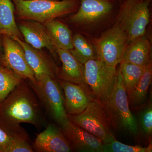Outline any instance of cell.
Listing matches in <instances>:
<instances>
[{
	"instance_id": "1",
	"label": "cell",
	"mask_w": 152,
	"mask_h": 152,
	"mask_svg": "<svg viewBox=\"0 0 152 152\" xmlns=\"http://www.w3.org/2000/svg\"><path fill=\"white\" fill-rule=\"evenodd\" d=\"M39 102L29 83L23 81L0 103V127L13 139L28 141L21 123L40 127L44 122Z\"/></svg>"
},
{
	"instance_id": "2",
	"label": "cell",
	"mask_w": 152,
	"mask_h": 152,
	"mask_svg": "<svg viewBox=\"0 0 152 152\" xmlns=\"http://www.w3.org/2000/svg\"><path fill=\"white\" fill-rule=\"evenodd\" d=\"M17 14L23 20L47 23L71 13L80 5L78 0H12Z\"/></svg>"
},
{
	"instance_id": "3",
	"label": "cell",
	"mask_w": 152,
	"mask_h": 152,
	"mask_svg": "<svg viewBox=\"0 0 152 152\" xmlns=\"http://www.w3.org/2000/svg\"><path fill=\"white\" fill-rule=\"evenodd\" d=\"M104 106L114 129L124 130L134 135L137 134V122L130 109L127 94L119 69L116 84Z\"/></svg>"
},
{
	"instance_id": "4",
	"label": "cell",
	"mask_w": 152,
	"mask_h": 152,
	"mask_svg": "<svg viewBox=\"0 0 152 152\" xmlns=\"http://www.w3.org/2000/svg\"><path fill=\"white\" fill-rule=\"evenodd\" d=\"M85 79L95 99L104 105L113 91L118 79L116 67L98 59L84 64Z\"/></svg>"
},
{
	"instance_id": "5",
	"label": "cell",
	"mask_w": 152,
	"mask_h": 152,
	"mask_svg": "<svg viewBox=\"0 0 152 152\" xmlns=\"http://www.w3.org/2000/svg\"><path fill=\"white\" fill-rule=\"evenodd\" d=\"M69 119L100 140L104 144L115 140L114 128L104 106L94 99L80 114L68 116Z\"/></svg>"
},
{
	"instance_id": "6",
	"label": "cell",
	"mask_w": 152,
	"mask_h": 152,
	"mask_svg": "<svg viewBox=\"0 0 152 152\" xmlns=\"http://www.w3.org/2000/svg\"><path fill=\"white\" fill-rule=\"evenodd\" d=\"M37 80L36 83L29 82L30 86L49 115L58 124L61 125L68 119V116L62 89L57 79L44 75Z\"/></svg>"
},
{
	"instance_id": "7",
	"label": "cell",
	"mask_w": 152,
	"mask_h": 152,
	"mask_svg": "<svg viewBox=\"0 0 152 152\" xmlns=\"http://www.w3.org/2000/svg\"><path fill=\"white\" fill-rule=\"evenodd\" d=\"M152 0H124L117 24L126 32L130 42L144 36L150 21Z\"/></svg>"
},
{
	"instance_id": "8",
	"label": "cell",
	"mask_w": 152,
	"mask_h": 152,
	"mask_svg": "<svg viewBox=\"0 0 152 152\" xmlns=\"http://www.w3.org/2000/svg\"><path fill=\"white\" fill-rule=\"evenodd\" d=\"M130 42L126 32L117 24L104 33L96 42L97 59L115 67L123 61L125 51Z\"/></svg>"
},
{
	"instance_id": "9",
	"label": "cell",
	"mask_w": 152,
	"mask_h": 152,
	"mask_svg": "<svg viewBox=\"0 0 152 152\" xmlns=\"http://www.w3.org/2000/svg\"><path fill=\"white\" fill-rule=\"evenodd\" d=\"M4 55L3 65L11 69L23 78L32 83L37 82L35 77L25 57L23 50L20 45L8 36L3 35Z\"/></svg>"
},
{
	"instance_id": "10",
	"label": "cell",
	"mask_w": 152,
	"mask_h": 152,
	"mask_svg": "<svg viewBox=\"0 0 152 152\" xmlns=\"http://www.w3.org/2000/svg\"><path fill=\"white\" fill-rule=\"evenodd\" d=\"M60 129L72 151L103 152V143L96 137L68 119L60 125Z\"/></svg>"
},
{
	"instance_id": "11",
	"label": "cell",
	"mask_w": 152,
	"mask_h": 152,
	"mask_svg": "<svg viewBox=\"0 0 152 152\" xmlns=\"http://www.w3.org/2000/svg\"><path fill=\"white\" fill-rule=\"evenodd\" d=\"M56 50L62 64L61 68L59 69L56 78L80 86L94 99L86 82L84 65L79 62L69 50L59 48H56Z\"/></svg>"
},
{
	"instance_id": "12",
	"label": "cell",
	"mask_w": 152,
	"mask_h": 152,
	"mask_svg": "<svg viewBox=\"0 0 152 152\" xmlns=\"http://www.w3.org/2000/svg\"><path fill=\"white\" fill-rule=\"evenodd\" d=\"M113 8L112 0H81L78 10L71 17V21L80 24L94 23L107 17Z\"/></svg>"
},
{
	"instance_id": "13",
	"label": "cell",
	"mask_w": 152,
	"mask_h": 152,
	"mask_svg": "<svg viewBox=\"0 0 152 152\" xmlns=\"http://www.w3.org/2000/svg\"><path fill=\"white\" fill-rule=\"evenodd\" d=\"M11 37L21 46L27 62L33 71L36 80L44 75H48L57 79L59 69L41 51V50L33 48L18 37L13 36Z\"/></svg>"
},
{
	"instance_id": "14",
	"label": "cell",
	"mask_w": 152,
	"mask_h": 152,
	"mask_svg": "<svg viewBox=\"0 0 152 152\" xmlns=\"http://www.w3.org/2000/svg\"><path fill=\"white\" fill-rule=\"evenodd\" d=\"M64 92V103L68 116L75 115L84 111L94 98L80 86L57 79Z\"/></svg>"
},
{
	"instance_id": "15",
	"label": "cell",
	"mask_w": 152,
	"mask_h": 152,
	"mask_svg": "<svg viewBox=\"0 0 152 152\" xmlns=\"http://www.w3.org/2000/svg\"><path fill=\"white\" fill-rule=\"evenodd\" d=\"M34 151L69 152L72 151L63 133L55 126L49 124L38 135L33 144Z\"/></svg>"
},
{
	"instance_id": "16",
	"label": "cell",
	"mask_w": 152,
	"mask_h": 152,
	"mask_svg": "<svg viewBox=\"0 0 152 152\" xmlns=\"http://www.w3.org/2000/svg\"><path fill=\"white\" fill-rule=\"evenodd\" d=\"M18 28L26 43L38 50L46 48L56 56V48L46 30L40 23L24 20L20 23Z\"/></svg>"
},
{
	"instance_id": "17",
	"label": "cell",
	"mask_w": 152,
	"mask_h": 152,
	"mask_svg": "<svg viewBox=\"0 0 152 152\" xmlns=\"http://www.w3.org/2000/svg\"><path fill=\"white\" fill-rule=\"evenodd\" d=\"M151 45L144 36L130 42L125 51L124 61L144 66L151 61Z\"/></svg>"
},
{
	"instance_id": "18",
	"label": "cell",
	"mask_w": 152,
	"mask_h": 152,
	"mask_svg": "<svg viewBox=\"0 0 152 152\" xmlns=\"http://www.w3.org/2000/svg\"><path fill=\"white\" fill-rule=\"evenodd\" d=\"M44 26L55 48L69 50L73 49L72 33L64 24L59 21L53 20L45 23Z\"/></svg>"
},
{
	"instance_id": "19",
	"label": "cell",
	"mask_w": 152,
	"mask_h": 152,
	"mask_svg": "<svg viewBox=\"0 0 152 152\" xmlns=\"http://www.w3.org/2000/svg\"><path fill=\"white\" fill-rule=\"evenodd\" d=\"M0 35L21 38L15 20L14 4L11 0H0Z\"/></svg>"
},
{
	"instance_id": "20",
	"label": "cell",
	"mask_w": 152,
	"mask_h": 152,
	"mask_svg": "<svg viewBox=\"0 0 152 152\" xmlns=\"http://www.w3.org/2000/svg\"><path fill=\"white\" fill-rule=\"evenodd\" d=\"M152 61L146 65L143 74L134 90L128 95L129 106L141 107L146 102L148 90L152 81Z\"/></svg>"
},
{
	"instance_id": "21",
	"label": "cell",
	"mask_w": 152,
	"mask_h": 152,
	"mask_svg": "<svg viewBox=\"0 0 152 152\" xmlns=\"http://www.w3.org/2000/svg\"><path fill=\"white\" fill-rule=\"evenodd\" d=\"M145 66V65H137L124 61L120 64L119 70L127 95L132 91L137 84L143 74Z\"/></svg>"
},
{
	"instance_id": "22",
	"label": "cell",
	"mask_w": 152,
	"mask_h": 152,
	"mask_svg": "<svg viewBox=\"0 0 152 152\" xmlns=\"http://www.w3.org/2000/svg\"><path fill=\"white\" fill-rule=\"evenodd\" d=\"M73 48L69 51L82 64L91 60L97 59L95 49L84 37L80 34L73 37Z\"/></svg>"
},
{
	"instance_id": "23",
	"label": "cell",
	"mask_w": 152,
	"mask_h": 152,
	"mask_svg": "<svg viewBox=\"0 0 152 152\" xmlns=\"http://www.w3.org/2000/svg\"><path fill=\"white\" fill-rule=\"evenodd\" d=\"M24 80L11 69L0 64V103Z\"/></svg>"
},
{
	"instance_id": "24",
	"label": "cell",
	"mask_w": 152,
	"mask_h": 152,
	"mask_svg": "<svg viewBox=\"0 0 152 152\" xmlns=\"http://www.w3.org/2000/svg\"><path fill=\"white\" fill-rule=\"evenodd\" d=\"M152 149L151 144L147 147L129 145L116 140L108 143H103V152H151Z\"/></svg>"
},
{
	"instance_id": "25",
	"label": "cell",
	"mask_w": 152,
	"mask_h": 152,
	"mask_svg": "<svg viewBox=\"0 0 152 152\" xmlns=\"http://www.w3.org/2000/svg\"><path fill=\"white\" fill-rule=\"evenodd\" d=\"M141 125L144 132L148 136L152 133V107L149 106L143 111L141 115Z\"/></svg>"
},
{
	"instance_id": "26",
	"label": "cell",
	"mask_w": 152,
	"mask_h": 152,
	"mask_svg": "<svg viewBox=\"0 0 152 152\" xmlns=\"http://www.w3.org/2000/svg\"><path fill=\"white\" fill-rule=\"evenodd\" d=\"M32 146L28 141L20 140L13 139L9 152H33Z\"/></svg>"
},
{
	"instance_id": "27",
	"label": "cell",
	"mask_w": 152,
	"mask_h": 152,
	"mask_svg": "<svg viewBox=\"0 0 152 152\" xmlns=\"http://www.w3.org/2000/svg\"><path fill=\"white\" fill-rule=\"evenodd\" d=\"M13 138L0 127V152H9Z\"/></svg>"
},
{
	"instance_id": "28",
	"label": "cell",
	"mask_w": 152,
	"mask_h": 152,
	"mask_svg": "<svg viewBox=\"0 0 152 152\" xmlns=\"http://www.w3.org/2000/svg\"><path fill=\"white\" fill-rule=\"evenodd\" d=\"M1 39H0V52H1Z\"/></svg>"
},
{
	"instance_id": "29",
	"label": "cell",
	"mask_w": 152,
	"mask_h": 152,
	"mask_svg": "<svg viewBox=\"0 0 152 152\" xmlns=\"http://www.w3.org/2000/svg\"><path fill=\"white\" fill-rule=\"evenodd\" d=\"M52 1H56V0H52Z\"/></svg>"
}]
</instances>
